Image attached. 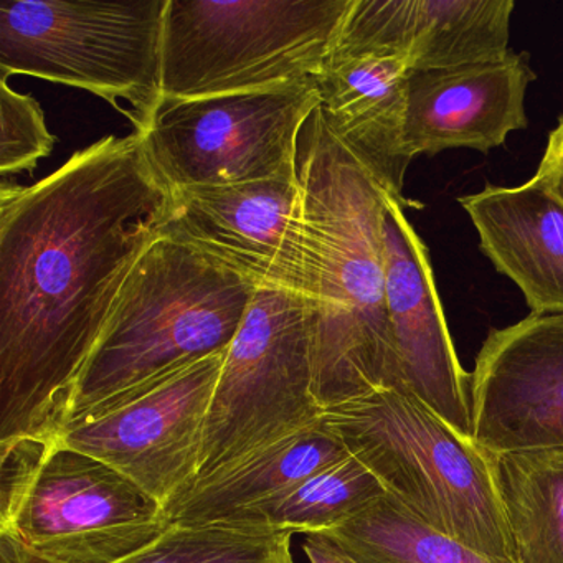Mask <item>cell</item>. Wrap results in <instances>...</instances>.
I'll return each instance as SVG.
<instances>
[{
    "label": "cell",
    "mask_w": 563,
    "mask_h": 563,
    "mask_svg": "<svg viewBox=\"0 0 563 563\" xmlns=\"http://www.w3.org/2000/svg\"><path fill=\"white\" fill-rule=\"evenodd\" d=\"M169 187L140 134L108 136L41 183L0 184V443L57 437L147 249Z\"/></svg>",
    "instance_id": "obj_1"
},
{
    "label": "cell",
    "mask_w": 563,
    "mask_h": 563,
    "mask_svg": "<svg viewBox=\"0 0 563 563\" xmlns=\"http://www.w3.org/2000/svg\"><path fill=\"white\" fill-rule=\"evenodd\" d=\"M299 147L305 196V298L314 397L334 407L405 391L385 298V203L390 194L335 140L316 111Z\"/></svg>",
    "instance_id": "obj_2"
},
{
    "label": "cell",
    "mask_w": 563,
    "mask_h": 563,
    "mask_svg": "<svg viewBox=\"0 0 563 563\" xmlns=\"http://www.w3.org/2000/svg\"><path fill=\"white\" fill-rule=\"evenodd\" d=\"M255 289L202 253L161 235L114 305L81 372L67 424L97 417L210 355L225 354Z\"/></svg>",
    "instance_id": "obj_3"
},
{
    "label": "cell",
    "mask_w": 563,
    "mask_h": 563,
    "mask_svg": "<svg viewBox=\"0 0 563 563\" xmlns=\"http://www.w3.org/2000/svg\"><path fill=\"white\" fill-rule=\"evenodd\" d=\"M319 423L424 523L516 563L493 456L410 394L380 390L324 408Z\"/></svg>",
    "instance_id": "obj_4"
},
{
    "label": "cell",
    "mask_w": 563,
    "mask_h": 563,
    "mask_svg": "<svg viewBox=\"0 0 563 563\" xmlns=\"http://www.w3.org/2000/svg\"><path fill=\"white\" fill-rule=\"evenodd\" d=\"M173 523L159 500L60 438L0 443V536L54 563H118Z\"/></svg>",
    "instance_id": "obj_5"
},
{
    "label": "cell",
    "mask_w": 563,
    "mask_h": 563,
    "mask_svg": "<svg viewBox=\"0 0 563 563\" xmlns=\"http://www.w3.org/2000/svg\"><path fill=\"white\" fill-rule=\"evenodd\" d=\"M351 5L352 0H169L163 100L316 80Z\"/></svg>",
    "instance_id": "obj_6"
},
{
    "label": "cell",
    "mask_w": 563,
    "mask_h": 563,
    "mask_svg": "<svg viewBox=\"0 0 563 563\" xmlns=\"http://www.w3.org/2000/svg\"><path fill=\"white\" fill-rule=\"evenodd\" d=\"M169 0H4L0 80L29 75L81 88L121 110L136 131L163 100V35Z\"/></svg>",
    "instance_id": "obj_7"
},
{
    "label": "cell",
    "mask_w": 563,
    "mask_h": 563,
    "mask_svg": "<svg viewBox=\"0 0 563 563\" xmlns=\"http://www.w3.org/2000/svg\"><path fill=\"white\" fill-rule=\"evenodd\" d=\"M321 411L308 301L299 292L256 288L223 361L197 477L312 427Z\"/></svg>",
    "instance_id": "obj_8"
},
{
    "label": "cell",
    "mask_w": 563,
    "mask_h": 563,
    "mask_svg": "<svg viewBox=\"0 0 563 563\" xmlns=\"http://www.w3.org/2000/svg\"><path fill=\"white\" fill-rule=\"evenodd\" d=\"M319 108L316 80L253 93L163 100L141 131L170 192L298 173L299 136Z\"/></svg>",
    "instance_id": "obj_9"
},
{
    "label": "cell",
    "mask_w": 563,
    "mask_h": 563,
    "mask_svg": "<svg viewBox=\"0 0 563 563\" xmlns=\"http://www.w3.org/2000/svg\"><path fill=\"white\" fill-rule=\"evenodd\" d=\"M225 354L189 365L97 417L68 423L58 438L103 461L166 507L199 474Z\"/></svg>",
    "instance_id": "obj_10"
},
{
    "label": "cell",
    "mask_w": 563,
    "mask_h": 563,
    "mask_svg": "<svg viewBox=\"0 0 563 563\" xmlns=\"http://www.w3.org/2000/svg\"><path fill=\"white\" fill-rule=\"evenodd\" d=\"M161 235L202 253L256 288L305 295V196L299 170L275 179L173 190Z\"/></svg>",
    "instance_id": "obj_11"
},
{
    "label": "cell",
    "mask_w": 563,
    "mask_h": 563,
    "mask_svg": "<svg viewBox=\"0 0 563 563\" xmlns=\"http://www.w3.org/2000/svg\"><path fill=\"white\" fill-rule=\"evenodd\" d=\"M473 440L489 454L563 450V314L493 329L471 374Z\"/></svg>",
    "instance_id": "obj_12"
},
{
    "label": "cell",
    "mask_w": 563,
    "mask_h": 563,
    "mask_svg": "<svg viewBox=\"0 0 563 563\" xmlns=\"http://www.w3.org/2000/svg\"><path fill=\"white\" fill-rule=\"evenodd\" d=\"M384 239L385 298L405 391L473 440L471 374L457 358L430 253L404 203L391 196L385 203Z\"/></svg>",
    "instance_id": "obj_13"
},
{
    "label": "cell",
    "mask_w": 563,
    "mask_h": 563,
    "mask_svg": "<svg viewBox=\"0 0 563 563\" xmlns=\"http://www.w3.org/2000/svg\"><path fill=\"white\" fill-rule=\"evenodd\" d=\"M536 78L529 55L512 51L499 60L411 71L408 156H437L448 150L487 153L504 146L509 134L527 128V90Z\"/></svg>",
    "instance_id": "obj_14"
},
{
    "label": "cell",
    "mask_w": 563,
    "mask_h": 563,
    "mask_svg": "<svg viewBox=\"0 0 563 563\" xmlns=\"http://www.w3.org/2000/svg\"><path fill=\"white\" fill-rule=\"evenodd\" d=\"M512 0H352L334 47L397 55L413 71L509 54Z\"/></svg>",
    "instance_id": "obj_15"
},
{
    "label": "cell",
    "mask_w": 563,
    "mask_h": 563,
    "mask_svg": "<svg viewBox=\"0 0 563 563\" xmlns=\"http://www.w3.org/2000/svg\"><path fill=\"white\" fill-rule=\"evenodd\" d=\"M410 65L397 55L332 47L316 78L331 133L398 202L411 157L405 147Z\"/></svg>",
    "instance_id": "obj_16"
},
{
    "label": "cell",
    "mask_w": 563,
    "mask_h": 563,
    "mask_svg": "<svg viewBox=\"0 0 563 563\" xmlns=\"http://www.w3.org/2000/svg\"><path fill=\"white\" fill-rule=\"evenodd\" d=\"M479 249L522 291L530 312L563 314V202L536 179L457 199Z\"/></svg>",
    "instance_id": "obj_17"
},
{
    "label": "cell",
    "mask_w": 563,
    "mask_h": 563,
    "mask_svg": "<svg viewBox=\"0 0 563 563\" xmlns=\"http://www.w3.org/2000/svg\"><path fill=\"white\" fill-rule=\"evenodd\" d=\"M347 456L344 444L318 421L196 477L164 510L173 526L243 523L260 507L282 499L312 474Z\"/></svg>",
    "instance_id": "obj_18"
},
{
    "label": "cell",
    "mask_w": 563,
    "mask_h": 563,
    "mask_svg": "<svg viewBox=\"0 0 563 563\" xmlns=\"http://www.w3.org/2000/svg\"><path fill=\"white\" fill-rule=\"evenodd\" d=\"M490 456L516 563H563V450Z\"/></svg>",
    "instance_id": "obj_19"
},
{
    "label": "cell",
    "mask_w": 563,
    "mask_h": 563,
    "mask_svg": "<svg viewBox=\"0 0 563 563\" xmlns=\"http://www.w3.org/2000/svg\"><path fill=\"white\" fill-rule=\"evenodd\" d=\"M322 533L355 563H506L431 529L387 493Z\"/></svg>",
    "instance_id": "obj_20"
},
{
    "label": "cell",
    "mask_w": 563,
    "mask_h": 563,
    "mask_svg": "<svg viewBox=\"0 0 563 563\" xmlns=\"http://www.w3.org/2000/svg\"><path fill=\"white\" fill-rule=\"evenodd\" d=\"M384 494V486L371 470L349 454L345 460L302 481L282 499L260 507L243 523L275 527L302 536L325 532Z\"/></svg>",
    "instance_id": "obj_21"
},
{
    "label": "cell",
    "mask_w": 563,
    "mask_h": 563,
    "mask_svg": "<svg viewBox=\"0 0 563 563\" xmlns=\"http://www.w3.org/2000/svg\"><path fill=\"white\" fill-rule=\"evenodd\" d=\"M292 536L249 523L173 526L153 545L118 563H295Z\"/></svg>",
    "instance_id": "obj_22"
},
{
    "label": "cell",
    "mask_w": 563,
    "mask_h": 563,
    "mask_svg": "<svg viewBox=\"0 0 563 563\" xmlns=\"http://www.w3.org/2000/svg\"><path fill=\"white\" fill-rule=\"evenodd\" d=\"M57 137L48 131L35 98L18 93L0 80V174L2 179L32 173L54 151Z\"/></svg>",
    "instance_id": "obj_23"
},
{
    "label": "cell",
    "mask_w": 563,
    "mask_h": 563,
    "mask_svg": "<svg viewBox=\"0 0 563 563\" xmlns=\"http://www.w3.org/2000/svg\"><path fill=\"white\" fill-rule=\"evenodd\" d=\"M533 179L545 186L563 202V114L559 118L556 126L550 131L545 151Z\"/></svg>",
    "instance_id": "obj_24"
},
{
    "label": "cell",
    "mask_w": 563,
    "mask_h": 563,
    "mask_svg": "<svg viewBox=\"0 0 563 563\" xmlns=\"http://www.w3.org/2000/svg\"><path fill=\"white\" fill-rule=\"evenodd\" d=\"M302 550L309 563H355L331 537L322 532L306 533Z\"/></svg>",
    "instance_id": "obj_25"
},
{
    "label": "cell",
    "mask_w": 563,
    "mask_h": 563,
    "mask_svg": "<svg viewBox=\"0 0 563 563\" xmlns=\"http://www.w3.org/2000/svg\"><path fill=\"white\" fill-rule=\"evenodd\" d=\"M0 563H54L35 555L21 542L9 536H0Z\"/></svg>",
    "instance_id": "obj_26"
}]
</instances>
